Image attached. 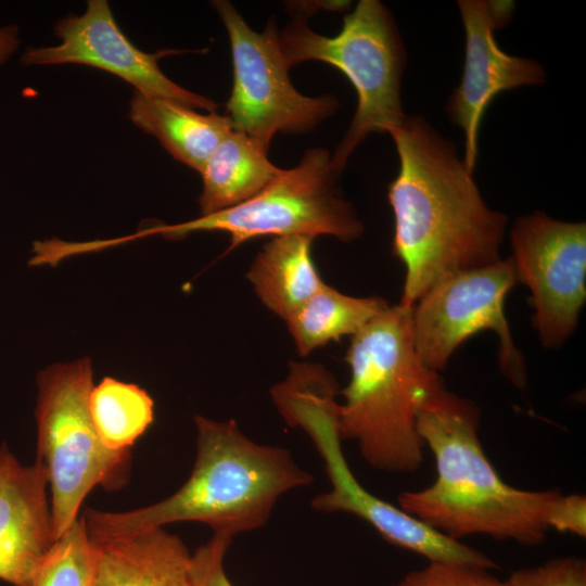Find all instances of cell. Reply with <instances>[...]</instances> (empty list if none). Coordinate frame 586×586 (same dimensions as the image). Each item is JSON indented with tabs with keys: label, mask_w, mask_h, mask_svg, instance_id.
Segmentation results:
<instances>
[{
	"label": "cell",
	"mask_w": 586,
	"mask_h": 586,
	"mask_svg": "<svg viewBox=\"0 0 586 586\" xmlns=\"http://www.w3.org/2000/svg\"><path fill=\"white\" fill-rule=\"evenodd\" d=\"M130 119L154 136L175 160L201 173L232 130L229 118L216 112L201 114L181 103L133 92Z\"/></svg>",
	"instance_id": "obj_16"
},
{
	"label": "cell",
	"mask_w": 586,
	"mask_h": 586,
	"mask_svg": "<svg viewBox=\"0 0 586 586\" xmlns=\"http://www.w3.org/2000/svg\"><path fill=\"white\" fill-rule=\"evenodd\" d=\"M390 136L399 170L388 184L393 254L405 266L399 304L413 306L434 283L498 262L507 217L491 209L454 144L419 116Z\"/></svg>",
	"instance_id": "obj_1"
},
{
	"label": "cell",
	"mask_w": 586,
	"mask_h": 586,
	"mask_svg": "<svg viewBox=\"0 0 586 586\" xmlns=\"http://www.w3.org/2000/svg\"><path fill=\"white\" fill-rule=\"evenodd\" d=\"M232 538L214 532L209 540L191 555L189 574L192 586H233L225 570V556Z\"/></svg>",
	"instance_id": "obj_24"
},
{
	"label": "cell",
	"mask_w": 586,
	"mask_h": 586,
	"mask_svg": "<svg viewBox=\"0 0 586 586\" xmlns=\"http://www.w3.org/2000/svg\"><path fill=\"white\" fill-rule=\"evenodd\" d=\"M492 570L447 562H428L408 572L395 586H504Z\"/></svg>",
	"instance_id": "obj_22"
},
{
	"label": "cell",
	"mask_w": 586,
	"mask_h": 586,
	"mask_svg": "<svg viewBox=\"0 0 586 586\" xmlns=\"http://www.w3.org/2000/svg\"><path fill=\"white\" fill-rule=\"evenodd\" d=\"M313 241L301 234L271 238L246 273L264 306L283 320L326 284L313 259Z\"/></svg>",
	"instance_id": "obj_17"
},
{
	"label": "cell",
	"mask_w": 586,
	"mask_h": 586,
	"mask_svg": "<svg viewBox=\"0 0 586 586\" xmlns=\"http://www.w3.org/2000/svg\"><path fill=\"white\" fill-rule=\"evenodd\" d=\"M517 283L510 257L434 283L412 306V337L421 362L438 373L464 341L492 330L499 337L501 372L514 386L524 388L525 362L505 314L506 297Z\"/></svg>",
	"instance_id": "obj_10"
},
{
	"label": "cell",
	"mask_w": 586,
	"mask_h": 586,
	"mask_svg": "<svg viewBox=\"0 0 586 586\" xmlns=\"http://www.w3.org/2000/svg\"><path fill=\"white\" fill-rule=\"evenodd\" d=\"M267 153L249 136L231 130L200 173L203 181L199 198L201 215L239 205L277 177L281 168L269 161Z\"/></svg>",
	"instance_id": "obj_18"
},
{
	"label": "cell",
	"mask_w": 586,
	"mask_h": 586,
	"mask_svg": "<svg viewBox=\"0 0 586 586\" xmlns=\"http://www.w3.org/2000/svg\"><path fill=\"white\" fill-rule=\"evenodd\" d=\"M91 540L97 586H192L191 555L163 527Z\"/></svg>",
	"instance_id": "obj_15"
},
{
	"label": "cell",
	"mask_w": 586,
	"mask_h": 586,
	"mask_svg": "<svg viewBox=\"0 0 586 586\" xmlns=\"http://www.w3.org/2000/svg\"><path fill=\"white\" fill-rule=\"evenodd\" d=\"M18 46V28L15 25L0 26V66L15 53Z\"/></svg>",
	"instance_id": "obj_26"
},
{
	"label": "cell",
	"mask_w": 586,
	"mask_h": 586,
	"mask_svg": "<svg viewBox=\"0 0 586 586\" xmlns=\"http://www.w3.org/2000/svg\"><path fill=\"white\" fill-rule=\"evenodd\" d=\"M480 411L444 384L430 392L417 428L433 454L436 477L429 486L402 492L398 506L434 530L460 540L471 535L534 546L544 542L558 491H527L506 483L479 438Z\"/></svg>",
	"instance_id": "obj_2"
},
{
	"label": "cell",
	"mask_w": 586,
	"mask_h": 586,
	"mask_svg": "<svg viewBox=\"0 0 586 586\" xmlns=\"http://www.w3.org/2000/svg\"><path fill=\"white\" fill-rule=\"evenodd\" d=\"M388 304L381 297H356L327 283L285 319L300 356L345 335H355Z\"/></svg>",
	"instance_id": "obj_19"
},
{
	"label": "cell",
	"mask_w": 586,
	"mask_h": 586,
	"mask_svg": "<svg viewBox=\"0 0 586 586\" xmlns=\"http://www.w3.org/2000/svg\"><path fill=\"white\" fill-rule=\"evenodd\" d=\"M196 457L188 481L168 498L140 509H87L91 539H104L165 524L195 521L234 536L262 527L280 496L313 476L281 447L247 438L232 419L195 416Z\"/></svg>",
	"instance_id": "obj_3"
},
{
	"label": "cell",
	"mask_w": 586,
	"mask_h": 586,
	"mask_svg": "<svg viewBox=\"0 0 586 586\" xmlns=\"http://www.w3.org/2000/svg\"><path fill=\"white\" fill-rule=\"evenodd\" d=\"M337 384L321 373H300L273 395L279 412L291 426L302 428L324 462L331 489L318 494L311 507L322 512L354 514L388 543L428 562H447L495 570L485 553L426 525L402 508L367 491L353 474L342 450L337 424Z\"/></svg>",
	"instance_id": "obj_5"
},
{
	"label": "cell",
	"mask_w": 586,
	"mask_h": 586,
	"mask_svg": "<svg viewBox=\"0 0 586 586\" xmlns=\"http://www.w3.org/2000/svg\"><path fill=\"white\" fill-rule=\"evenodd\" d=\"M466 31V58L461 81L451 94L447 112L464 132L463 164L472 173L477 157L483 114L500 92L543 84L544 68L534 60L513 56L500 49L495 30L512 14L510 1H458Z\"/></svg>",
	"instance_id": "obj_13"
},
{
	"label": "cell",
	"mask_w": 586,
	"mask_h": 586,
	"mask_svg": "<svg viewBox=\"0 0 586 586\" xmlns=\"http://www.w3.org/2000/svg\"><path fill=\"white\" fill-rule=\"evenodd\" d=\"M351 378L337 407L342 440L357 442L362 458L387 472H411L423 460L417 428L421 402L444 384L419 359L412 306H388L351 339Z\"/></svg>",
	"instance_id": "obj_4"
},
{
	"label": "cell",
	"mask_w": 586,
	"mask_h": 586,
	"mask_svg": "<svg viewBox=\"0 0 586 586\" xmlns=\"http://www.w3.org/2000/svg\"><path fill=\"white\" fill-rule=\"evenodd\" d=\"M30 586H97L93 546L84 517L55 540Z\"/></svg>",
	"instance_id": "obj_21"
},
{
	"label": "cell",
	"mask_w": 586,
	"mask_h": 586,
	"mask_svg": "<svg viewBox=\"0 0 586 586\" xmlns=\"http://www.w3.org/2000/svg\"><path fill=\"white\" fill-rule=\"evenodd\" d=\"M88 357L53 364L37 375V458L51 488L54 538L78 519L81 502L97 485L115 489L126 483L130 450L109 449L93 425V388Z\"/></svg>",
	"instance_id": "obj_7"
},
{
	"label": "cell",
	"mask_w": 586,
	"mask_h": 586,
	"mask_svg": "<svg viewBox=\"0 0 586 586\" xmlns=\"http://www.w3.org/2000/svg\"><path fill=\"white\" fill-rule=\"evenodd\" d=\"M213 4L231 48L233 82L226 116L232 130L249 136L268 151L278 132H308L337 110L335 97H307L293 86L275 18L268 21L263 33H257L229 1Z\"/></svg>",
	"instance_id": "obj_9"
},
{
	"label": "cell",
	"mask_w": 586,
	"mask_h": 586,
	"mask_svg": "<svg viewBox=\"0 0 586 586\" xmlns=\"http://www.w3.org/2000/svg\"><path fill=\"white\" fill-rule=\"evenodd\" d=\"M504 586H586V562L578 557H560L535 568L512 572Z\"/></svg>",
	"instance_id": "obj_23"
},
{
	"label": "cell",
	"mask_w": 586,
	"mask_h": 586,
	"mask_svg": "<svg viewBox=\"0 0 586 586\" xmlns=\"http://www.w3.org/2000/svg\"><path fill=\"white\" fill-rule=\"evenodd\" d=\"M89 409L102 443L112 450H129L154 420V402L140 386L106 377L93 386Z\"/></svg>",
	"instance_id": "obj_20"
},
{
	"label": "cell",
	"mask_w": 586,
	"mask_h": 586,
	"mask_svg": "<svg viewBox=\"0 0 586 586\" xmlns=\"http://www.w3.org/2000/svg\"><path fill=\"white\" fill-rule=\"evenodd\" d=\"M279 40L289 67L324 62L341 71L355 88V115L331 155L337 174L370 133H390L406 118L400 99L405 48L392 14L380 1L360 0L344 16L334 37L317 34L304 20L294 18L279 31Z\"/></svg>",
	"instance_id": "obj_6"
},
{
	"label": "cell",
	"mask_w": 586,
	"mask_h": 586,
	"mask_svg": "<svg viewBox=\"0 0 586 586\" xmlns=\"http://www.w3.org/2000/svg\"><path fill=\"white\" fill-rule=\"evenodd\" d=\"M61 43L28 47L21 62L25 65L81 64L106 71L148 97L168 99L194 110L216 112L217 103L170 80L158 60L182 51L163 49L145 53L135 47L118 27L106 0H89L81 15L71 14L54 27Z\"/></svg>",
	"instance_id": "obj_12"
},
{
	"label": "cell",
	"mask_w": 586,
	"mask_h": 586,
	"mask_svg": "<svg viewBox=\"0 0 586 586\" xmlns=\"http://www.w3.org/2000/svg\"><path fill=\"white\" fill-rule=\"evenodd\" d=\"M518 282L532 293L533 324L542 344H564L586 300V224L543 213L519 218L510 232Z\"/></svg>",
	"instance_id": "obj_11"
},
{
	"label": "cell",
	"mask_w": 586,
	"mask_h": 586,
	"mask_svg": "<svg viewBox=\"0 0 586 586\" xmlns=\"http://www.w3.org/2000/svg\"><path fill=\"white\" fill-rule=\"evenodd\" d=\"M549 530L586 536V497L582 494L562 495L556 498L548 515Z\"/></svg>",
	"instance_id": "obj_25"
},
{
	"label": "cell",
	"mask_w": 586,
	"mask_h": 586,
	"mask_svg": "<svg viewBox=\"0 0 586 586\" xmlns=\"http://www.w3.org/2000/svg\"><path fill=\"white\" fill-rule=\"evenodd\" d=\"M47 485L39 462L24 466L0 446V579L13 586H30L56 540Z\"/></svg>",
	"instance_id": "obj_14"
},
{
	"label": "cell",
	"mask_w": 586,
	"mask_h": 586,
	"mask_svg": "<svg viewBox=\"0 0 586 586\" xmlns=\"http://www.w3.org/2000/svg\"><path fill=\"white\" fill-rule=\"evenodd\" d=\"M331 154L322 148L307 150L298 164L281 169L262 191L233 207L175 225H154L116 244L161 234L178 240L192 232L216 231L229 235L232 251L260 237L331 235L343 242L358 239L364 225L343 196Z\"/></svg>",
	"instance_id": "obj_8"
}]
</instances>
